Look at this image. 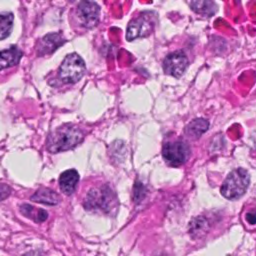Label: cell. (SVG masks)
Listing matches in <instances>:
<instances>
[{
  "mask_svg": "<svg viewBox=\"0 0 256 256\" xmlns=\"http://www.w3.org/2000/svg\"><path fill=\"white\" fill-rule=\"evenodd\" d=\"M84 138L83 131L71 124L62 125L53 130L47 137V150L58 153L76 147Z\"/></svg>",
  "mask_w": 256,
  "mask_h": 256,
  "instance_id": "1",
  "label": "cell"
},
{
  "mask_svg": "<svg viewBox=\"0 0 256 256\" xmlns=\"http://www.w3.org/2000/svg\"><path fill=\"white\" fill-rule=\"evenodd\" d=\"M72 25L80 31L95 28L100 20V7L91 0H81L71 11Z\"/></svg>",
  "mask_w": 256,
  "mask_h": 256,
  "instance_id": "2",
  "label": "cell"
},
{
  "mask_svg": "<svg viewBox=\"0 0 256 256\" xmlns=\"http://www.w3.org/2000/svg\"><path fill=\"white\" fill-rule=\"evenodd\" d=\"M84 208L87 211H101L111 214L117 208V198L108 186L91 189L84 200Z\"/></svg>",
  "mask_w": 256,
  "mask_h": 256,
  "instance_id": "3",
  "label": "cell"
},
{
  "mask_svg": "<svg viewBox=\"0 0 256 256\" xmlns=\"http://www.w3.org/2000/svg\"><path fill=\"white\" fill-rule=\"evenodd\" d=\"M250 183V176L243 168L230 172L221 186V194L226 199L236 200L245 194Z\"/></svg>",
  "mask_w": 256,
  "mask_h": 256,
  "instance_id": "4",
  "label": "cell"
},
{
  "mask_svg": "<svg viewBox=\"0 0 256 256\" xmlns=\"http://www.w3.org/2000/svg\"><path fill=\"white\" fill-rule=\"evenodd\" d=\"M86 72V65L77 53L68 54L58 69V76L65 84H74L82 79Z\"/></svg>",
  "mask_w": 256,
  "mask_h": 256,
  "instance_id": "5",
  "label": "cell"
},
{
  "mask_svg": "<svg viewBox=\"0 0 256 256\" xmlns=\"http://www.w3.org/2000/svg\"><path fill=\"white\" fill-rule=\"evenodd\" d=\"M164 160L171 166H180L184 164L190 155V149L187 143L183 141H172L164 144L162 149Z\"/></svg>",
  "mask_w": 256,
  "mask_h": 256,
  "instance_id": "6",
  "label": "cell"
},
{
  "mask_svg": "<svg viewBox=\"0 0 256 256\" xmlns=\"http://www.w3.org/2000/svg\"><path fill=\"white\" fill-rule=\"evenodd\" d=\"M162 66L165 74L179 78L188 67V59L184 52L175 51L164 58Z\"/></svg>",
  "mask_w": 256,
  "mask_h": 256,
  "instance_id": "7",
  "label": "cell"
},
{
  "mask_svg": "<svg viewBox=\"0 0 256 256\" xmlns=\"http://www.w3.org/2000/svg\"><path fill=\"white\" fill-rule=\"evenodd\" d=\"M152 21L149 17L140 15L134 19H132L127 26L126 38L129 41L134 40L138 37H146L148 36L153 29Z\"/></svg>",
  "mask_w": 256,
  "mask_h": 256,
  "instance_id": "8",
  "label": "cell"
},
{
  "mask_svg": "<svg viewBox=\"0 0 256 256\" xmlns=\"http://www.w3.org/2000/svg\"><path fill=\"white\" fill-rule=\"evenodd\" d=\"M79 174L75 169H69L63 172L59 177V186L65 195H71L78 184Z\"/></svg>",
  "mask_w": 256,
  "mask_h": 256,
  "instance_id": "9",
  "label": "cell"
},
{
  "mask_svg": "<svg viewBox=\"0 0 256 256\" xmlns=\"http://www.w3.org/2000/svg\"><path fill=\"white\" fill-rule=\"evenodd\" d=\"M64 40L59 34L51 33L48 35H45L40 40V45L37 48L38 55H45L52 53L55 49H57L60 45H62Z\"/></svg>",
  "mask_w": 256,
  "mask_h": 256,
  "instance_id": "10",
  "label": "cell"
},
{
  "mask_svg": "<svg viewBox=\"0 0 256 256\" xmlns=\"http://www.w3.org/2000/svg\"><path fill=\"white\" fill-rule=\"evenodd\" d=\"M22 57V51L16 46H12L8 49L1 51V69L4 70L6 68L15 66L18 64Z\"/></svg>",
  "mask_w": 256,
  "mask_h": 256,
  "instance_id": "11",
  "label": "cell"
},
{
  "mask_svg": "<svg viewBox=\"0 0 256 256\" xmlns=\"http://www.w3.org/2000/svg\"><path fill=\"white\" fill-rule=\"evenodd\" d=\"M31 200L45 205H57L60 201L59 195L51 189L39 188L32 196Z\"/></svg>",
  "mask_w": 256,
  "mask_h": 256,
  "instance_id": "12",
  "label": "cell"
},
{
  "mask_svg": "<svg viewBox=\"0 0 256 256\" xmlns=\"http://www.w3.org/2000/svg\"><path fill=\"white\" fill-rule=\"evenodd\" d=\"M191 9L202 16H212L217 11V5L213 0H192Z\"/></svg>",
  "mask_w": 256,
  "mask_h": 256,
  "instance_id": "13",
  "label": "cell"
},
{
  "mask_svg": "<svg viewBox=\"0 0 256 256\" xmlns=\"http://www.w3.org/2000/svg\"><path fill=\"white\" fill-rule=\"evenodd\" d=\"M209 128V122L204 118H196L192 120L186 127V134L193 139H198Z\"/></svg>",
  "mask_w": 256,
  "mask_h": 256,
  "instance_id": "14",
  "label": "cell"
},
{
  "mask_svg": "<svg viewBox=\"0 0 256 256\" xmlns=\"http://www.w3.org/2000/svg\"><path fill=\"white\" fill-rule=\"evenodd\" d=\"M20 211L23 215L28 218L33 219L36 222H43L48 218V214L43 209H36L29 204H22L20 206Z\"/></svg>",
  "mask_w": 256,
  "mask_h": 256,
  "instance_id": "15",
  "label": "cell"
},
{
  "mask_svg": "<svg viewBox=\"0 0 256 256\" xmlns=\"http://www.w3.org/2000/svg\"><path fill=\"white\" fill-rule=\"evenodd\" d=\"M208 220L203 216H198L194 218L189 224V232L194 237L205 234L208 231Z\"/></svg>",
  "mask_w": 256,
  "mask_h": 256,
  "instance_id": "16",
  "label": "cell"
},
{
  "mask_svg": "<svg viewBox=\"0 0 256 256\" xmlns=\"http://www.w3.org/2000/svg\"><path fill=\"white\" fill-rule=\"evenodd\" d=\"M13 20L14 16L11 12H2L0 16V32H1V40H4L8 37L13 28Z\"/></svg>",
  "mask_w": 256,
  "mask_h": 256,
  "instance_id": "17",
  "label": "cell"
},
{
  "mask_svg": "<svg viewBox=\"0 0 256 256\" xmlns=\"http://www.w3.org/2000/svg\"><path fill=\"white\" fill-rule=\"evenodd\" d=\"M245 219L250 225H255L256 224V211L247 212L245 215Z\"/></svg>",
  "mask_w": 256,
  "mask_h": 256,
  "instance_id": "18",
  "label": "cell"
},
{
  "mask_svg": "<svg viewBox=\"0 0 256 256\" xmlns=\"http://www.w3.org/2000/svg\"><path fill=\"white\" fill-rule=\"evenodd\" d=\"M9 192H10V187L6 186L5 184H2V188H1V196H2V200H3V199H5V198L8 196Z\"/></svg>",
  "mask_w": 256,
  "mask_h": 256,
  "instance_id": "19",
  "label": "cell"
}]
</instances>
